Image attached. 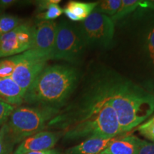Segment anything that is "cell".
<instances>
[{
  "label": "cell",
  "instance_id": "cell-1",
  "mask_svg": "<svg viewBox=\"0 0 154 154\" xmlns=\"http://www.w3.org/2000/svg\"><path fill=\"white\" fill-rule=\"evenodd\" d=\"M89 90L114 109L122 134L138 126L154 112V85L136 84L113 72L97 75Z\"/></svg>",
  "mask_w": 154,
  "mask_h": 154
},
{
  "label": "cell",
  "instance_id": "cell-2",
  "mask_svg": "<svg viewBox=\"0 0 154 154\" xmlns=\"http://www.w3.org/2000/svg\"><path fill=\"white\" fill-rule=\"evenodd\" d=\"M59 124L64 128L63 136L67 140L111 138L122 134L117 114L111 105L90 90L72 114L65 118L57 116L49 122V125Z\"/></svg>",
  "mask_w": 154,
  "mask_h": 154
},
{
  "label": "cell",
  "instance_id": "cell-3",
  "mask_svg": "<svg viewBox=\"0 0 154 154\" xmlns=\"http://www.w3.org/2000/svg\"><path fill=\"white\" fill-rule=\"evenodd\" d=\"M79 72L68 65L46 66L24 95V102L59 109L76 88Z\"/></svg>",
  "mask_w": 154,
  "mask_h": 154
},
{
  "label": "cell",
  "instance_id": "cell-4",
  "mask_svg": "<svg viewBox=\"0 0 154 154\" xmlns=\"http://www.w3.org/2000/svg\"><path fill=\"white\" fill-rule=\"evenodd\" d=\"M59 113V109L44 106H19L15 108L2 129L9 154L17 143L26 138L43 131L48 123Z\"/></svg>",
  "mask_w": 154,
  "mask_h": 154
},
{
  "label": "cell",
  "instance_id": "cell-5",
  "mask_svg": "<svg viewBox=\"0 0 154 154\" xmlns=\"http://www.w3.org/2000/svg\"><path fill=\"white\" fill-rule=\"evenodd\" d=\"M86 49L76 24L62 20L57 24V35L51 59L76 63Z\"/></svg>",
  "mask_w": 154,
  "mask_h": 154
},
{
  "label": "cell",
  "instance_id": "cell-6",
  "mask_svg": "<svg viewBox=\"0 0 154 154\" xmlns=\"http://www.w3.org/2000/svg\"><path fill=\"white\" fill-rule=\"evenodd\" d=\"M76 25L86 48L106 49L112 43L115 25L111 17L106 15L93 11Z\"/></svg>",
  "mask_w": 154,
  "mask_h": 154
},
{
  "label": "cell",
  "instance_id": "cell-7",
  "mask_svg": "<svg viewBox=\"0 0 154 154\" xmlns=\"http://www.w3.org/2000/svg\"><path fill=\"white\" fill-rule=\"evenodd\" d=\"M33 34L34 26L22 23L14 29L0 36V58L13 57L30 49Z\"/></svg>",
  "mask_w": 154,
  "mask_h": 154
},
{
  "label": "cell",
  "instance_id": "cell-8",
  "mask_svg": "<svg viewBox=\"0 0 154 154\" xmlns=\"http://www.w3.org/2000/svg\"><path fill=\"white\" fill-rule=\"evenodd\" d=\"M47 60L36 57L29 51L19 54V61L11 78L26 94L42 70Z\"/></svg>",
  "mask_w": 154,
  "mask_h": 154
},
{
  "label": "cell",
  "instance_id": "cell-9",
  "mask_svg": "<svg viewBox=\"0 0 154 154\" xmlns=\"http://www.w3.org/2000/svg\"><path fill=\"white\" fill-rule=\"evenodd\" d=\"M57 24L54 20L38 19L34 26L33 42L29 51L36 57L50 60L57 35Z\"/></svg>",
  "mask_w": 154,
  "mask_h": 154
},
{
  "label": "cell",
  "instance_id": "cell-10",
  "mask_svg": "<svg viewBox=\"0 0 154 154\" xmlns=\"http://www.w3.org/2000/svg\"><path fill=\"white\" fill-rule=\"evenodd\" d=\"M63 136V131H41L32 135L21 142L11 154H25L30 152L53 149L58 140Z\"/></svg>",
  "mask_w": 154,
  "mask_h": 154
},
{
  "label": "cell",
  "instance_id": "cell-11",
  "mask_svg": "<svg viewBox=\"0 0 154 154\" xmlns=\"http://www.w3.org/2000/svg\"><path fill=\"white\" fill-rule=\"evenodd\" d=\"M25 93L11 78L0 79V101L14 106L24 102Z\"/></svg>",
  "mask_w": 154,
  "mask_h": 154
},
{
  "label": "cell",
  "instance_id": "cell-12",
  "mask_svg": "<svg viewBox=\"0 0 154 154\" xmlns=\"http://www.w3.org/2000/svg\"><path fill=\"white\" fill-rule=\"evenodd\" d=\"M114 138H91L68 149L65 154H99L113 141Z\"/></svg>",
  "mask_w": 154,
  "mask_h": 154
},
{
  "label": "cell",
  "instance_id": "cell-13",
  "mask_svg": "<svg viewBox=\"0 0 154 154\" xmlns=\"http://www.w3.org/2000/svg\"><path fill=\"white\" fill-rule=\"evenodd\" d=\"M98 2H82L70 1L63 9V13L72 22H81L94 11Z\"/></svg>",
  "mask_w": 154,
  "mask_h": 154
},
{
  "label": "cell",
  "instance_id": "cell-14",
  "mask_svg": "<svg viewBox=\"0 0 154 154\" xmlns=\"http://www.w3.org/2000/svg\"><path fill=\"white\" fill-rule=\"evenodd\" d=\"M138 137L136 136H126L116 138L99 154H136Z\"/></svg>",
  "mask_w": 154,
  "mask_h": 154
},
{
  "label": "cell",
  "instance_id": "cell-15",
  "mask_svg": "<svg viewBox=\"0 0 154 154\" xmlns=\"http://www.w3.org/2000/svg\"><path fill=\"white\" fill-rule=\"evenodd\" d=\"M143 49L150 63L154 66V19L146 29L143 38Z\"/></svg>",
  "mask_w": 154,
  "mask_h": 154
},
{
  "label": "cell",
  "instance_id": "cell-16",
  "mask_svg": "<svg viewBox=\"0 0 154 154\" xmlns=\"http://www.w3.org/2000/svg\"><path fill=\"white\" fill-rule=\"evenodd\" d=\"M140 0H122L119 10L111 17V19L114 22L124 18L140 7Z\"/></svg>",
  "mask_w": 154,
  "mask_h": 154
},
{
  "label": "cell",
  "instance_id": "cell-17",
  "mask_svg": "<svg viewBox=\"0 0 154 154\" xmlns=\"http://www.w3.org/2000/svg\"><path fill=\"white\" fill-rule=\"evenodd\" d=\"M122 0H104L98 2L94 11L111 17L114 15L121 5Z\"/></svg>",
  "mask_w": 154,
  "mask_h": 154
},
{
  "label": "cell",
  "instance_id": "cell-18",
  "mask_svg": "<svg viewBox=\"0 0 154 154\" xmlns=\"http://www.w3.org/2000/svg\"><path fill=\"white\" fill-rule=\"evenodd\" d=\"M19 54L0 60V79L11 78L19 61Z\"/></svg>",
  "mask_w": 154,
  "mask_h": 154
},
{
  "label": "cell",
  "instance_id": "cell-19",
  "mask_svg": "<svg viewBox=\"0 0 154 154\" xmlns=\"http://www.w3.org/2000/svg\"><path fill=\"white\" fill-rule=\"evenodd\" d=\"M22 19L14 15L3 14L0 16V36L8 33L22 24Z\"/></svg>",
  "mask_w": 154,
  "mask_h": 154
},
{
  "label": "cell",
  "instance_id": "cell-20",
  "mask_svg": "<svg viewBox=\"0 0 154 154\" xmlns=\"http://www.w3.org/2000/svg\"><path fill=\"white\" fill-rule=\"evenodd\" d=\"M63 12V9L58 4H52L48 7L45 12L38 14V18L40 20H54L61 16Z\"/></svg>",
  "mask_w": 154,
  "mask_h": 154
},
{
  "label": "cell",
  "instance_id": "cell-21",
  "mask_svg": "<svg viewBox=\"0 0 154 154\" xmlns=\"http://www.w3.org/2000/svg\"><path fill=\"white\" fill-rule=\"evenodd\" d=\"M138 131L142 136L154 143V116L146 122L140 125Z\"/></svg>",
  "mask_w": 154,
  "mask_h": 154
},
{
  "label": "cell",
  "instance_id": "cell-22",
  "mask_svg": "<svg viewBox=\"0 0 154 154\" xmlns=\"http://www.w3.org/2000/svg\"><path fill=\"white\" fill-rule=\"evenodd\" d=\"M136 154H154V143L138 138Z\"/></svg>",
  "mask_w": 154,
  "mask_h": 154
},
{
  "label": "cell",
  "instance_id": "cell-23",
  "mask_svg": "<svg viewBox=\"0 0 154 154\" xmlns=\"http://www.w3.org/2000/svg\"><path fill=\"white\" fill-rule=\"evenodd\" d=\"M16 106L0 101V126H3Z\"/></svg>",
  "mask_w": 154,
  "mask_h": 154
},
{
  "label": "cell",
  "instance_id": "cell-24",
  "mask_svg": "<svg viewBox=\"0 0 154 154\" xmlns=\"http://www.w3.org/2000/svg\"><path fill=\"white\" fill-rule=\"evenodd\" d=\"M61 2L60 0H44V1H40L38 3V9L39 10H44L47 9L48 7L52 4H58Z\"/></svg>",
  "mask_w": 154,
  "mask_h": 154
},
{
  "label": "cell",
  "instance_id": "cell-25",
  "mask_svg": "<svg viewBox=\"0 0 154 154\" xmlns=\"http://www.w3.org/2000/svg\"><path fill=\"white\" fill-rule=\"evenodd\" d=\"M0 154H9L2 128H0Z\"/></svg>",
  "mask_w": 154,
  "mask_h": 154
},
{
  "label": "cell",
  "instance_id": "cell-26",
  "mask_svg": "<svg viewBox=\"0 0 154 154\" xmlns=\"http://www.w3.org/2000/svg\"><path fill=\"white\" fill-rule=\"evenodd\" d=\"M140 7L141 9H149L154 10V1H140Z\"/></svg>",
  "mask_w": 154,
  "mask_h": 154
},
{
  "label": "cell",
  "instance_id": "cell-27",
  "mask_svg": "<svg viewBox=\"0 0 154 154\" xmlns=\"http://www.w3.org/2000/svg\"><path fill=\"white\" fill-rule=\"evenodd\" d=\"M25 154H59V153L55 149H50V150H47V151H43L30 152V153H27Z\"/></svg>",
  "mask_w": 154,
  "mask_h": 154
},
{
  "label": "cell",
  "instance_id": "cell-28",
  "mask_svg": "<svg viewBox=\"0 0 154 154\" xmlns=\"http://www.w3.org/2000/svg\"><path fill=\"white\" fill-rule=\"evenodd\" d=\"M15 1H12V0H2L0 1V8H6V7H9L13 5Z\"/></svg>",
  "mask_w": 154,
  "mask_h": 154
}]
</instances>
